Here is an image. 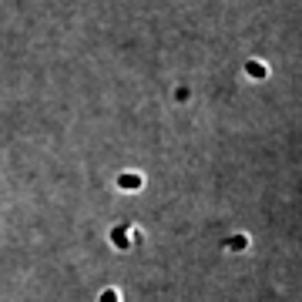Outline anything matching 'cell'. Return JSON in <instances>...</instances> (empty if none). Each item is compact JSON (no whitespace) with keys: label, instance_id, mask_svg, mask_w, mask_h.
<instances>
[{"label":"cell","instance_id":"cell-1","mask_svg":"<svg viewBox=\"0 0 302 302\" xmlns=\"http://www.w3.org/2000/svg\"><path fill=\"white\" fill-rule=\"evenodd\" d=\"M118 188H121V191H141V188H145V175H138V171H124V175H118Z\"/></svg>","mask_w":302,"mask_h":302},{"label":"cell","instance_id":"cell-2","mask_svg":"<svg viewBox=\"0 0 302 302\" xmlns=\"http://www.w3.org/2000/svg\"><path fill=\"white\" fill-rule=\"evenodd\" d=\"M245 74L252 81H265L268 78V67L262 64V61H245Z\"/></svg>","mask_w":302,"mask_h":302},{"label":"cell","instance_id":"cell-3","mask_svg":"<svg viewBox=\"0 0 302 302\" xmlns=\"http://www.w3.org/2000/svg\"><path fill=\"white\" fill-rule=\"evenodd\" d=\"M225 248H228V252H245V248H248V235H245V232L232 235V238L225 242Z\"/></svg>","mask_w":302,"mask_h":302},{"label":"cell","instance_id":"cell-4","mask_svg":"<svg viewBox=\"0 0 302 302\" xmlns=\"http://www.w3.org/2000/svg\"><path fill=\"white\" fill-rule=\"evenodd\" d=\"M111 242L118 248H128V245H131V238H128V232H124V228H114V232H111Z\"/></svg>","mask_w":302,"mask_h":302},{"label":"cell","instance_id":"cell-5","mask_svg":"<svg viewBox=\"0 0 302 302\" xmlns=\"http://www.w3.org/2000/svg\"><path fill=\"white\" fill-rule=\"evenodd\" d=\"M101 302H118V292H114V289H108L104 295H101Z\"/></svg>","mask_w":302,"mask_h":302}]
</instances>
